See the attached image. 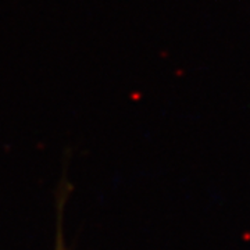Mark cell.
I'll return each mask as SVG.
<instances>
[{
  "mask_svg": "<svg viewBox=\"0 0 250 250\" xmlns=\"http://www.w3.org/2000/svg\"><path fill=\"white\" fill-rule=\"evenodd\" d=\"M56 250H67L64 241H62V224H59V232H57V246Z\"/></svg>",
  "mask_w": 250,
  "mask_h": 250,
  "instance_id": "obj_1",
  "label": "cell"
}]
</instances>
